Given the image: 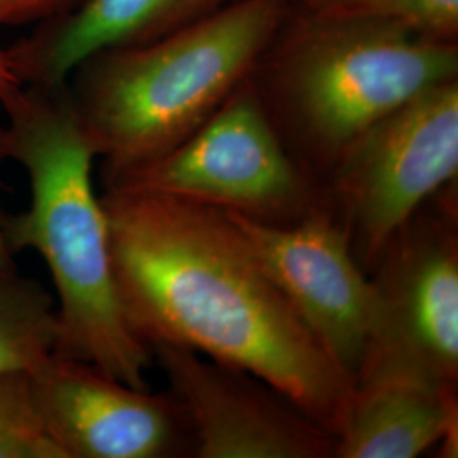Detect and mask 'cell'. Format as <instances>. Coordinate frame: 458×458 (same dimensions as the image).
Returning <instances> with one entry per match:
<instances>
[{
    "label": "cell",
    "instance_id": "30bf717a",
    "mask_svg": "<svg viewBox=\"0 0 458 458\" xmlns=\"http://www.w3.org/2000/svg\"><path fill=\"white\" fill-rule=\"evenodd\" d=\"M199 458H335L336 437L262 378L177 344L151 346Z\"/></svg>",
    "mask_w": 458,
    "mask_h": 458
},
{
    "label": "cell",
    "instance_id": "2e32d148",
    "mask_svg": "<svg viewBox=\"0 0 458 458\" xmlns=\"http://www.w3.org/2000/svg\"><path fill=\"white\" fill-rule=\"evenodd\" d=\"M83 0H0V26L47 22L81 5Z\"/></svg>",
    "mask_w": 458,
    "mask_h": 458
},
{
    "label": "cell",
    "instance_id": "e0dca14e",
    "mask_svg": "<svg viewBox=\"0 0 458 458\" xmlns=\"http://www.w3.org/2000/svg\"><path fill=\"white\" fill-rule=\"evenodd\" d=\"M22 83L19 82L16 75L13 73L7 56H5V49L0 48V102L4 98H9L14 90H17Z\"/></svg>",
    "mask_w": 458,
    "mask_h": 458
},
{
    "label": "cell",
    "instance_id": "7c38bea8",
    "mask_svg": "<svg viewBox=\"0 0 458 458\" xmlns=\"http://www.w3.org/2000/svg\"><path fill=\"white\" fill-rule=\"evenodd\" d=\"M457 389L399 376L355 380L335 458H416L457 445Z\"/></svg>",
    "mask_w": 458,
    "mask_h": 458
},
{
    "label": "cell",
    "instance_id": "3957f363",
    "mask_svg": "<svg viewBox=\"0 0 458 458\" xmlns=\"http://www.w3.org/2000/svg\"><path fill=\"white\" fill-rule=\"evenodd\" d=\"M289 0H229L219 11L130 48L85 58L66 85L102 181L162 158L250 77Z\"/></svg>",
    "mask_w": 458,
    "mask_h": 458
},
{
    "label": "cell",
    "instance_id": "4fadbf2b",
    "mask_svg": "<svg viewBox=\"0 0 458 458\" xmlns=\"http://www.w3.org/2000/svg\"><path fill=\"white\" fill-rule=\"evenodd\" d=\"M56 302L33 278L0 274V372L33 370L55 353Z\"/></svg>",
    "mask_w": 458,
    "mask_h": 458
},
{
    "label": "cell",
    "instance_id": "9a60e30c",
    "mask_svg": "<svg viewBox=\"0 0 458 458\" xmlns=\"http://www.w3.org/2000/svg\"><path fill=\"white\" fill-rule=\"evenodd\" d=\"M0 458H65L43 426L28 369L0 372Z\"/></svg>",
    "mask_w": 458,
    "mask_h": 458
},
{
    "label": "cell",
    "instance_id": "8fae6325",
    "mask_svg": "<svg viewBox=\"0 0 458 458\" xmlns=\"http://www.w3.org/2000/svg\"><path fill=\"white\" fill-rule=\"evenodd\" d=\"M229 0H83L5 48L22 85L65 83L75 66L98 51L130 48L177 33Z\"/></svg>",
    "mask_w": 458,
    "mask_h": 458
},
{
    "label": "cell",
    "instance_id": "ac0fdd59",
    "mask_svg": "<svg viewBox=\"0 0 458 458\" xmlns=\"http://www.w3.org/2000/svg\"><path fill=\"white\" fill-rule=\"evenodd\" d=\"M14 257H16V255L11 251V248L7 246V242H5V238H4V231H2V214H0V274L17 272V265Z\"/></svg>",
    "mask_w": 458,
    "mask_h": 458
},
{
    "label": "cell",
    "instance_id": "ba28073f",
    "mask_svg": "<svg viewBox=\"0 0 458 458\" xmlns=\"http://www.w3.org/2000/svg\"><path fill=\"white\" fill-rule=\"evenodd\" d=\"M225 214L301 319L355 382L370 338L374 289L342 221L325 204L287 225Z\"/></svg>",
    "mask_w": 458,
    "mask_h": 458
},
{
    "label": "cell",
    "instance_id": "277c9868",
    "mask_svg": "<svg viewBox=\"0 0 458 458\" xmlns=\"http://www.w3.org/2000/svg\"><path fill=\"white\" fill-rule=\"evenodd\" d=\"M248 79L291 157L318 182L378 119L458 79V45L291 5Z\"/></svg>",
    "mask_w": 458,
    "mask_h": 458
},
{
    "label": "cell",
    "instance_id": "8992f818",
    "mask_svg": "<svg viewBox=\"0 0 458 458\" xmlns=\"http://www.w3.org/2000/svg\"><path fill=\"white\" fill-rule=\"evenodd\" d=\"M458 79L429 87L378 119L327 174L361 268L426 200L457 183Z\"/></svg>",
    "mask_w": 458,
    "mask_h": 458
},
{
    "label": "cell",
    "instance_id": "6da1fadb",
    "mask_svg": "<svg viewBox=\"0 0 458 458\" xmlns=\"http://www.w3.org/2000/svg\"><path fill=\"white\" fill-rule=\"evenodd\" d=\"M100 200L115 291L136 335L262 378L336 437L355 382L225 211L149 191L106 189Z\"/></svg>",
    "mask_w": 458,
    "mask_h": 458
},
{
    "label": "cell",
    "instance_id": "5bb4252c",
    "mask_svg": "<svg viewBox=\"0 0 458 458\" xmlns=\"http://www.w3.org/2000/svg\"><path fill=\"white\" fill-rule=\"evenodd\" d=\"M312 16L393 24L421 39L458 45V0H289Z\"/></svg>",
    "mask_w": 458,
    "mask_h": 458
},
{
    "label": "cell",
    "instance_id": "5b68a950",
    "mask_svg": "<svg viewBox=\"0 0 458 458\" xmlns=\"http://www.w3.org/2000/svg\"><path fill=\"white\" fill-rule=\"evenodd\" d=\"M104 187L182 197L276 225L294 223L325 204L316 194L318 182L282 143L250 79L179 147L104 181Z\"/></svg>",
    "mask_w": 458,
    "mask_h": 458
},
{
    "label": "cell",
    "instance_id": "7a4b0ae2",
    "mask_svg": "<svg viewBox=\"0 0 458 458\" xmlns=\"http://www.w3.org/2000/svg\"><path fill=\"white\" fill-rule=\"evenodd\" d=\"M0 104L7 115L0 162L21 165L31 185L30 209L2 216V231L14 255L33 250L47 263L56 293L55 355L149 389L153 352L117 297L107 217L92 181L96 153L68 85H21Z\"/></svg>",
    "mask_w": 458,
    "mask_h": 458
},
{
    "label": "cell",
    "instance_id": "9c48e42d",
    "mask_svg": "<svg viewBox=\"0 0 458 458\" xmlns=\"http://www.w3.org/2000/svg\"><path fill=\"white\" fill-rule=\"evenodd\" d=\"M31 377L43 426L65 458L194 455L187 412L172 393L132 387L87 361L55 353Z\"/></svg>",
    "mask_w": 458,
    "mask_h": 458
},
{
    "label": "cell",
    "instance_id": "52a82bcc",
    "mask_svg": "<svg viewBox=\"0 0 458 458\" xmlns=\"http://www.w3.org/2000/svg\"><path fill=\"white\" fill-rule=\"evenodd\" d=\"M443 208V206H442ZM370 278L374 319L355 377L399 376L457 389V208H423L380 253Z\"/></svg>",
    "mask_w": 458,
    "mask_h": 458
}]
</instances>
